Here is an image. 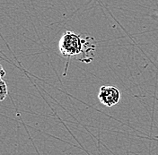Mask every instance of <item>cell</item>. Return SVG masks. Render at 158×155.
Here are the masks:
<instances>
[{
    "instance_id": "1",
    "label": "cell",
    "mask_w": 158,
    "mask_h": 155,
    "mask_svg": "<svg viewBox=\"0 0 158 155\" xmlns=\"http://www.w3.org/2000/svg\"><path fill=\"white\" fill-rule=\"evenodd\" d=\"M96 49L94 39L91 36L82 37L73 31H66L59 42V50L64 58L89 64L94 58Z\"/></svg>"
},
{
    "instance_id": "3",
    "label": "cell",
    "mask_w": 158,
    "mask_h": 155,
    "mask_svg": "<svg viewBox=\"0 0 158 155\" xmlns=\"http://www.w3.org/2000/svg\"><path fill=\"white\" fill-rule=\"evenodd\" d=\"M8 95V88L6 83L1 78L0 79V101H3Z\"/></svg>"
},
{
    "instance_id": "4",
    "label": "cell",
    "mask_w": 158,
    "mask_h": 155,
    "mask_svg": "<svg viewBox=\"0 0 158 155\" xmlns=\"http://www.w3.org/2000/svg\"><path fill=\"white\" fill-rule=\"evenodd\" d=\"M6 75V70L2 67V65H0V79L3 78Z\"/></svg>"
},
{
    "instance_id": "2",
    "label": "cell",
    "mask_w": 158,
    "mask_h": 155,
    "mask_svg": "<svg viewBox=\"0 0 158 155\" xmlns=\"http://www.w3.org/2000/svg\"><path fill=\"white\" fill-rule=\"evenodd\" d=\"M120 92L113 85H103L100 88L98 99L100 102L104 106L111 108L117 105L120 100Z\"/></svg>"
}]
</instances>
